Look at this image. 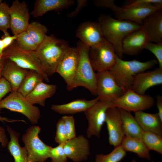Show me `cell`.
Wrapping results in <instances>:
<instances>
[{"mask_svg":"<svg viewBox=\"0 0 162 162\" xmlns=\"http://www.w3.org/2000/svg\"><path fill=\"white\" fill-rule=\"evenodd\" d=\"M62 118L63 121L67 140L75 137L76 136L74 117L71 116H65Z\"/></svg>","mask_w":162,"mask_h":162,"instance_id":"8d00e7d4","label":"cell"},{"mask_svg":"<svg viewBox=\"0 0 162 162\" xmlns=\"http://www.w3.org/2000/svg\"><path fill=\"white\" fill-rule=\"evenodd\" d=\"M105 122L109 134V144L115 147L120 145L125 135L118 108L113 106L107 109Z\"/></svg>","mask_w":162,"mask_h":162,"instance_id":"2e32d148","label":"cell"},{"mask_svg":"<svg viewBox=\"0 0 162 162\" xmlns=\"http://www.w3.org/2000/svg\"><path fill=\"white\" fill-rule=\"evenodd\" d=\"M76 36L80 41L90 47L98 44L104 38L99 23L89 21L80 25L76 29Z\"/></svg>","mask_w":162,"mask_h":162,"instance_id":"e0dca14e","label":"cell"},{"mask_svg":"<svg viewBox=\"0 0 162 162\" xmlns=\"http://www.w3.org/2000/svg\"><path fill=\"white\" fill-rule=\"evenodd\" d=\"M10 140L7 147L8 152L13 157L14 162H29L28 153L26 148L21 147L19 141L20 133L9 126L6 127Z\"/></svg>","mask_w":162,"mask_h":162,"instance_id":"484cf974","label":"cell"},{"mask_svg":"<svg viewBox=\"0 0 162 162\" xmlns=\"http://www.w3.org/2000/svg\"><path fill=\"white\" fill-rule=\"evenodd\" d=\"M15 40L4 50L2 56L22 68L36 71L41 76L44 80L48 82L49 76L41 65L35 51L22 50L17 45Z\"/></svg>","mask_w":162,"mask_h":162,"instance_id":"5b68a950","label":"cell"},{"mask_svg":"<svg viewBox=\"0 0 162 162\" xmlns=\"http://www.w3.org/2000/svg\"><path fill=\"white\" fill-rule=\"evenodd\" d=\"M4 46L3 42L1 39H0V57L2 56L3 52L4 49Z\"/></svg>","mask_w":162,"mask_h":162,"instance_id":"7dc6e473","label":"cell"},{"mask_svg":"<svg viewBox=\"0 0 162 162\" xmlns=\"http://www.w3.org/2000/svg\"><path fill=\"white\" fill-rule=\"evenodd\" d=\"M98 101L97 97L90 100L78 99L65 104H53L51 108L53 111L60 114L72 115L85 112Z\"/></svg>","mask_w":162,"mask_h":162,"instance_id":"603a6c76","label":"cell"},{"mask_svg":"<svg viewBox=\"0 0 162 162\" xmlns=\"http://www.w3.org/2000/svg\"><path fill=\"white\" fill-rule=\"evenodd\" d=\"M3 109L22 114L33 124L37 123L40 116L39 108L31 104L18 91H12L0 101V110Z\"/></svg>","mask_w":162,"mask_h":162,"instance_id":"ba28073f","label":"cell"},{"mask_svg":"<svg viewBox=\"0 0 162 162\" xmlns=\"http://www.w3.org/2000/svg\"><path fill=\"white\" fill-rule=\"evenodd\" d=\"M9 11L10 17V29L13 35H18L26 31L29 24L30 16L26 2H20L18 0L13 1Z\"/></svg>","mask_w":162,"mask_h":162,"instance_id":"4fadbf2b","label":"cell"},{"mask_svg":"<svg viewBox=\"0 0 162 162\" xmlns=\"http://www.w3.org/2000/svg\"><path fill=\"white\" fill-rule=\"evenodd\" d=\"M6 60V59L3 56L0 57V78L2 77V70Z\"/></svg>","mask_w":162,"mask_h":162,"instance_id":"bcb514c9","label":"cell"},{"mask_svg":"<svg viewBox=\"0 0 162 162\" xmlns=\"http://www.w3.org/2000/svg\"><path fill=\"white\" fill-rule=\"evenodd\" d=\"M76 2L77 5L75 9L67 15V16L69 18H72L76 16L83 8L87 6L88 0H77Z\"/></svg>","mask_w":162,"mask_h":162,"instance_id":"60d3db41","label":"cell"},{"mask_svg":"<svg viewBox=\"0 0 162 162\" xmlns=\"http://www.w3.org/2000/svg\"><path fill=\"white\" fill-rule=\"evenodd\" d=\"M79 52L78 48L70 47L59 62L56 71L62 76L67 85V88L71 83L78 67Z\"/></svg>","mask_w":162,"mask_h":162,"instance_id":"5bb4252c","label":"cell"},{"mask_svg":"<svg viewBox=\"0 0 162 162\" xmlns=\"http://www.w3.org/2000/svg\"><path fill=\"white\" fill-rule=\"evenodd\" d=\"M148 41L146 33L142 28L133 32L123 40L122 48L124 54L130 56L136 55L144 49Z\"/></svg>","mask_w":162,"mask_h":162,"instance_id":"ffe728a7","label":"cell"},{"mask_svg":"<svg viewBox=\"0 0 162 162\" xmlns=\"http://www.w3.org/2000/svg\"><path fill=\"white\" fill-rule=\"evenodd\" d=\"M113 106L112 101L99 100L84 112L88 123L86 134L88 138L93 136L100 137L102 126L105 122L106 111Z\"/></svg>","mask_w":162,"mask_h":162,"instance_id":"7c38bea8","label":"cell"},{"mask_svg":"<svg viewBox=\"0 0 162 162\" xmlns=\"http://www.w3.org/2000/svg\"><path fill=\"white\" fill-rule=\"evenodd\" d=\"M2 2V0H0V4Z\"/></svg>","mask_w":162,"mask_h":162,"instance_id":"681fc988","label":"cell"},{"mask_svg":"<svg viewBox=\"0 0 162 162\" xmlns=\"http://www.w3.org/2000/svg\"><path fill=\"white\" fill-rule=\"evenodd\" d=\"M12 92L10 83L2 77L0 78V101L9 92Z\"/></svg>","mask_w":162,"mask_h":162,"instance_id":"ab89813d","label":"cell"},{"mask_svg":"<svg viewBox=\"0 0 162 162\" xmlns=\"http://www.w3.org/2000/svg\"><path fill=\"white\" fill-rule=\"evenodd\" d=\"M120 145L126 152H134L141 158L151 159L149 150L142 139L125 136Z\"/></svg>","mask_w":162,"mask_h":162,"instance_id":"83f0119b","label":"cell"},{"mask_svg":"<svg viewBox=\"0 0 162 162\" xmlns=\"http://www.w3.org/2000/svg\"><path fill=\"white\" fill-rule=\"evenodd\" d=\"M0 121L3 123H4L5 122L9 123H13L17 122H22L24 123L26 122V121L24 120L13 119L1 116H0Z\"/></svg>","mask_w":162,"mask_h":162,"instance_id":"f6af8a7d","label":"cell"},{"mask_svg":"<svg viewBox=\"0 0 162 162\" xmlns=\"http://www.w3.org/2000/svg\"><path fill=\"white\" fill-rule=\"evenodd\" d=\"M40 127L34 125L28 128L22 139L28 154L29 162H45L50 158L52 147L44 143L40 139L39 134Z\"/></svg>","mask_w":162,"mask_h":162,"instance_id":"52a82bcc","label":"cell"},{"mask_svg":"<svg viewBox=\"0 0 162 162\" xmlns=\"http://www.w3.org/2000/svg\"><path fill=\"white\" fill-rule=\"evenodd\" d=\"M64 149L68 158L74 162L87 160L90 154V146L88 140L80 135L64 143Z\"/></svg>","mask_w":162,"mask_h":162,"instance_id":"9a60e30c","label":"cell"},{"mask_svg":"<svg viewBox=\"0 0 162 162\" xmlns=\"http://www.w3.org/2000/svg\"><path fill=\"white\" fill-rule=\"evenodd\" d=\"M162 84V68L158 67L149 71H144L134 77L131 89L141 95L153 86Z\"/></svg>","mask_w":162,"mask_h":162,"instance_id":"ac0fdd59","label":"cell"},{"mask_svg":"<svg viewBox=\"0 0 162 162\" xmlns=\"http://www.w3.org/2000/svg\"><path fill=\"white\" fill-rule=\"evenodd\" d=\"M158 6L162 7V0H127L121 6L123 8Z\"/></svg>","mask_w":162,"mask_h":162,"instance_id":"e575fe53","label":"cell"},{"mask_svg":"<svg viewBox=\"0 0 162 162\" xmlns=\"http://www.w3.org/2000/svg\"><path fill=\"white\" fill-rule=\"evenodd\" d=\"M134 117L143 131L162 136V120L157 113L139 111L135 112Z\"/></svg>","mask_w":162,"mask_h":162,"instance_id":"cb8c5ba5","label":"cell"},{"mask_svg":"<svg viewBox=\"0 0 162 162\" xmlns=\"http://www.w3.org/2000/svg\"><path fill=\"white\" fill-rule=\"evenodd\" d=\"M156 98V105L158 110L157 113L160 119L162 120V96L160 95H157Z\"/></svg>","mask_w":162,"mask_h":162,"instance_id":"ee69618b","label":"cell"},{"mask_svg":"<svg viewBox=\"0 0 162 162\" xmlns=\"http://www.w3.org/2000/svg\"><path fill=\"white\" fill-rule=\"evenodd\" d=\"M29 70L22 68L11 61L6 59L2 70V77L10 83L12 91H17Z\"/></svg>","mask_w":162,"mask_h":162,"instance_id":"44dd1931","label":"cell"},{"mask_svg":"<svg viewBox=\"0 0 162 162\" xmlns=\"http://www.w3.org/2000/svg\"><path fill=\"white\" fill-rule=\"evenodd\" d=\"M126 152L121 145L115 147L108 154H98L95 157L94 162H119L126 156Z\"/></svg>","mask_w":162,"mask_h":162,"instance_id":"1f68e13d","label":"cell"},{"mask_svg":"<svg viewBox=\"0 0 162 162\" xmlns=\"http://www.w3.org/2000/svg\"><path fill=\"white\" fill-rule=\"evenodd\" d=\"M44 80L43 77L38 72L35 70H29L17 91L26 97Z\"/></svg>","mask_w":162,"mask_h":162,"instance_id":"f1b7e54d","label":"cell"},{"mask_svg":"<svg viewBox=\"0 0 162 162\" xmlns=\"http://www.w3.org/2000/svg\"><path fill=\"white\" fill-rule=\"evenodd\" d=\"M9 7L8 4L5 2H2L0 4V30L5 35L9 34L7 30L10 27Z\"/></svg>","mask_w":162,"mask_h":162,"instance_id":"d6a6232c","label":"cell"},{"mask_svg":"<svg viewBox=\"0 0 162 162\" xmlns=\"http://www.w3.org/2000/svg\"><path fill=\"white\" fill-rule=\"evenodd\" d=\"M75 3L74 0H37L31 14L35 18L39 17L49 11L62 10Z\"/></svg>","mask_w":162,"mask_h":162,"instance_id":"7402d4cb","label":"cell"},{"mask_svg":"<svg viewBox=\"0 0 162 162\" xmlns=\"http://www.w3.org/2000/svg\"><path fill=\"white\" fill-rule=\"evenodd\" d=\"M18 35H14L11 36L10 34L5 35L3 34L1 37L5 49L10 46L17 38Z\"/></svg>","mask_w":162,"mask_h":162,"instance_id":"b9f144b4","label":"cell"},{"mask_svg":"<svg viewBox=\"0 0 162 162\" xmlns=\"http://www.w3.org/2000/svg\"><path fill=\"white\" fill-rule=\"evenodd\" d=\"M141 139L150 151L162 154V136L147 131L143 132Z\"/></svg>","mask_w":162,"mask_h":162,"instance_id":"4dcf8cb0","label":"cell"},{"mask_svg":"<svg viewBox=\"0 0 162 162\" xmlns=\"http://www.w3.org/2000/svg\"><path fill=\"white\" fill-rule=\"evenodd\" d=\"M112 102L114 106L118 109L134 112L148 109L155 104L151 96L140 94L131 89L127 90L123 95Z\"/></svg>","mask_w":162,"mask_h":162,"instance_id":"8fae6325","label":"cell"},{"mask_svg":"<svg viewBox=\"0 0 162 162\" xmlns=\"http://www.w3.org/2000/svg\"><path fill=\"white\" fill-rule=\"evenodd\" d=\"M67 140L63 121L61 118L58 120L56 124L55 141L59 144L65 142Z\"/></svg>","mask_w":162,"mask_h":162,"instance_id":"f35d334b","label":"cell"},{"mask_svg":"<svg viewBox=\"0 0 162 162\" xmlns=\"http://www.w3.org/2000/svg\"><path fill=\"white\" fill-rule=\"evenodd\" d=\"M131 162H136V161L135 160L133 159L132 160Z\"/></svg>","mask_w":162,"mask_h":162,"instance_id":"c3c4849f","label":"cell"},{"mask_svg":"<svg viewBox=\"0 0 162 162\" xmlns=\"http://www.w3.org/2000/svg\"><path fill=\"white\" fill-rule=\"evenodd\" d=\"M97 98L102 101H113L127 91L119 86L109 70L96 73Z\"/></svg>","mask_w":162,"mask_h":162,"instance_id":"30bf717a","label":"cell"},{"mask_svg":"<svg viewBox=\"0 0 162 162\" xmlns=\"http://www.w3.org/2000/svg\"><path fill=\"white\" fill-rule=\"evenodd\" d=\"M57 86L41 82L27 95L26 99L33 105L38 104L44 106L46 99L52 96L56 93Z\"/></svg>","mask_w":162,"mask_h":162,"instance_id":"d4e9b609","label":"cell"},{"mask_svg":"<svg viewBox=\"0 0 162 162\" xmlns=\"http://www.w3.org/2000/svg\"><path fill=\"white\" fill-rule=\"evenodd\" d=\"M141 25L149 42H162V9L155 11L147 16L143 20Z\"/></svg>","mask_w":162,"mask_h":162,"instance_id":"d6986e66","label":"cell"},{"mask_svg":"<svg viewBox=\"0 0 162 162\" xmlns=\"http://www.w3.org/2000/svg\"><path fill=\"white\" fill-rule=\"evenodd\" d=\"M158 63L155 59L145 62L125 61L116 56L115 64L109 71L117 84L127 90L131 89L136 74L152 68Z\"/></svg>","mask_w":162,"mask_h":162,"instance_id":"3957f363","label":"cell"},{"mask_svg":"<svg viewBox=\"0 0 162 162\" xmlns=\"http://www.w3.org/2000/svg\"><path fill=\"white\" fill-rule=\"evenodd\" d=\"M8 140L4 128L0 126V143L3 148L7 146Z\"/></svg>","mask_w":162,"mask_h":162,"instance_id":"7bdbcfd3","label":"cell"},{"mask_svg":"<svg viewBox=\"0 0 162 162\" xmlns=\"http://www.w3.org/2000/svg\"><path fill=\"white\" fill-rule=\"evenodd\" d=\"M26 31L38 46L44 39L48 30L45 25L34 21L29 23Z\"/></svg>","mask_w":162,"mask_h":162,"instance_id":"f546056e","label":"cell"},{"mask_svg":"<svg viewBox=\"0 0 162 162\" xmlns=\"http://www.w3.org/2000/svg\"><path fill=\"white\" fill-rule=\"evenodd\" d=\"M116 56L113 46L105 38L90 47L89 52L91 64L97 72L109 70L115 64Z\"/></svg>","mask_w":162,"mask_h":162,"instance_id":"9c48e42d","label":"cell"},{"mask_svg":"<svg viewBox=\"0 0 162 162\" xmlns=\"http://www.w3.org/2000/svg\"><path fill=\"white\" fill-rule=\"evenodd\" d=\"M64 143L52 148L50 155L51 162H67L68 158L65 153L63 148Z\"/></svg>","mask_w":162,"mask_h":162,"instance_id":"d590c367","label":"cell"},{"mask_svg":"<svg viewBox=\"0 0 162 162\" xmlns=\"http://www.w3.org/2000/svg\"><path fill=\"white\" fill-rule=\"evenodd\" d=\"M98 19L104 38L112 45L116 55L122 59L123 39L131 32L141 29V25L132 21L114 18L109 14H101Z\"/></svg>","mask_w":162,"mask_h":162,"instance_id":"6da1fadb","label":"cell"},{"mask_svg":"<svg viewBox=\"0 0 162 162\" xmlns=\"http://www.w3.org/2000/svg\"><path fill=\"white\" fill-rule=\"evenodd\" d=\"M79 52V59L77 70L70 85L67 88L68 91L79 86L88 89L91 94L97 96L96 73L93 70L89 58L90 47L81 41L77 43Z\"/></svg>","mask_w":162,"mask_h":162,"instance_id":"277c9868","label":"cell"},{"mask_svg":"<svg viewBox=\"0 0 162 162\" xmlns=\"http://www.w3.org/2000/svg\"><path fill=\"white\" fill-rule=\"evenodd\" d=\"M144 49L150 51L154 55L157 60L159 67L162 68V42L153 43L148 41Z\"/></svg>","mask_w":162,"mask_h":162,"instance_id":"74e56055","label":"cell"},{"mask_svg":"<svg viewBox=\"0 0 162 162\" xmlns=\"http://www.w3.org/2000/svg\"><path fill=\"white\" fill-rule=\"evenodd\" d=\"M70 47L67 41L52 34L46 35L38 46L35 51L37 56L49 76L56 73L59 62Z\"/></svg>","mask_w":162,"mask_h":162,"instance_id":"7a4b0ae2","label":"cell"},{"mask_svg":"<svg viewBox=\"0 0 162 162\" xmlns=\"http://www.w3.org/2000/svg\"><path fill=\"white\" fill-rule=\"evenodd\" d=\"M93 2L99 8L110 10L116 19L132 21L141 25L149 15L162 9V7L155 6L123 8L116 5L113 0H94Z\"/></svg>","mask_w":162,"mask_h":162,"instance_id":"8992f818","label":"cell"},{"mask_svg":"<svg viewBox=\"0 0 162 162\" xmlns=\"http://www.w3.org/2000/svg\"><path fill=\"white\" fill-rule=\"evenodd\" d=\"M21 49L27 51H35L38 46L26 31L18 34L15 40Z\"/></svg>","mask_w":162,"mask_h":162,"instance_id":"836d02e7","label":"cell"},{"mask_svg":"<svg viewBox=\"0 0 162 162\" xmlns=\"http://www.w3.org/2000/svg\"><path fill=\"white\" fill-rule=\"evenodd\" d=\"M118 110L125 136L141 139L143 131L134 116L130 112L120 109Z\"/></svg>","mask_w":162,"mask_h":162,"instance_id":"4316f807","label":"cell"}]
</instances>
